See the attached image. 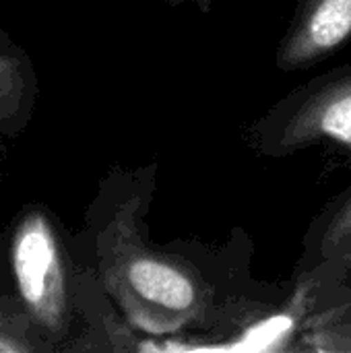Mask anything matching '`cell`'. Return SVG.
I'll use <instances>...</instances> for the list:
<instances>
[{
    "label": "cell",
    "mask_w": 351,
    "mask_h": 353,
    "mask_svg": "<svg viewBox=\"0 0 351 353\" xmlns=\"http://www.w3.org/2000/svg\"><path fill=\"white\" fill-rule=\"evenodd\" d=\"M12 298L23 306L43 352H91L83 294L95 267L77 256L60 221L41 205L14 219L6 246Z\"/></svg>",
    "instance_id": "7a4b0ae2"
},
{
    "label": "cell",
    "mask_w": 351,
    "mask_h": 353,
    "mask_svg": "<svg viewBox=\"0 0 351 353\" xmlns=\"http://www.w3.org/2000/svg\"><path fill=\"white\" fill-rule=\"evenodd\" d=\"M351 41V0H298L275 48L279 72H304Z\"/></svg>",
    "instance_id": "5b68a950"
},
{
    "label": "cell",
    "mask_w": 351,
    "mask_h": 353,
    "mask_svg": "<svg viewBox=\"0 0 351 353\" xmlns=\"http://www.w3.org/2000/svg\"><path fill=\"white\" fill-rule=\"evenodd\" d=\"M43 352L31 319L12 296H0V353Z\"/></svg>",
    "instance_id": "ba28073f"
},
{
    "label": "cell",
    "mask_w": 351,
    "mask_h": 353,
    "mask_svg": "<svg viewBox=\"0 0 351 353\" xmlns=\"http://www.w3.org/2000/svg\"><path fill=\"white\" fill-rule=\"evenodd\" d=\"M302 347L314 352H351V294L335 302L302 329Z\"/></svg>",
    "instance_id": "52a82bcc"
},
{
    "label": "cell",
    "mask_w": 351,
    "mask_h": 353,
    "mask_svg": "<svg viewBox=\"0 0 351 353\" xmlns=\"http://www.w3.org/2000/svg\"><path fill=\"white\" fill-rule=\"evenodd\" d=\"M155 168L112 172L87 213L85 256L126 323L143 335L238 329L263 304L217 277L215 256L192 242L155 244L147 211Z\"/></svg>",
    "instance_id": "6da1fadb"
},
{
    "label": "cell",
    "mask_w": 351,
    "mask_h": 353,
    "mask_svg": "<svg viewBox=\"0 0 351 353\" xmlns=\"http://www.w3.org/2000/svg\"><path fill=\"white\" fill-rule=\"evenodd\" d=\"M244 139L261 157L319 149L351 170V62L294 87L246 128Z\"/></svg>",
    "instance_id": "3957f363"
},
{
    "label": "cell",
    "mask_w": 351,
    "mask_h": 353,
    "mask_svg": "<svg viewBox=\"0 0 351 353\" xmlns=\"http://www.w3.org/2000/svg\"><path fill=\"white\" fill-rule=\"evenodd\" d=\"M37 77L29 54L0 27V153L35 110Z\"/></svg>",
    "instance_id": "8992f818"
},
{
    "label": "cell",
    "mask_w": 351,
    "mask_h": 353,
    "mask_svg": "<svg viewBox=\"0 0 351 353\" xmlns=\"http://www.w3.org/2000/svg\"><path fill=\"white\" fill-rule=\"evenodd\" d=\"M170 6H190V8H197L201 12H211L215 8V2L217 0H161Z\"/></svg>",
    "instance_id": "9c48e42d"
},
{
    "label": "cell",
    "mask_w": 351,
    "mask_h": 353,
    "mask_svg": "<svg viewBox=\"0 0 351 353\" xmlns=\"http://www.w3.org/2000/svg\"><path fill=\"white\" fill-rule=\"evenodd\" d=\"M351 273V182L310 221L294 269V290L302 298L333 292Z\"/></svg>",
    "instance_id": "277c9868"
}]
</instances>
